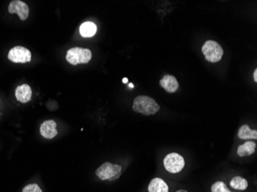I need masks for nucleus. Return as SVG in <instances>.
<instances>
[{
  "instance_id": "f257e3e1",
  "label": "nucleus",
  "mask_w": 257,
  "mask_h": 192,
  "mask_svg": "<svg viewBox=\"0 0 257 192\" xmlns=\"http://www.w3.org/2000/svg\"><path fill=\"white\" fill-rule=\"evenodd\" d=\"M132 109L144 115H152L159 112L160 106L153 98L147 96H139L133 101Z\"/></svg>"
},
{
  "instance_id": "f03ea898",
  "label": "nucleus",
  "mask_w": 257,
  "mask_h": 192,
  "mask_svg": "<svg viewBox=\"0 0 257 192\" xmlns=\"http://www.w3.org/2000/svg\"><path fill=\"white\" fill-rule=\"evenodd\" d=\"M122 167L110 162H105L96 169V174L102 181H115L121 176Z\"/></svg>"
},
{
  "instance_id": "7ed1b4c3",
  "label": "nucleus",
  "mask_w": 257,
  "mask_h": 192,
  "mask_svg": "<svg viewBox=\"0 0 257 192\" xmlns=\"http://www.w3.org/2000/svg\"><path fill=\"white\" fill-rule=\"evenodd\" d=\"M92 58V52L89 49H83L80 47L72 48L66 53L65 59L71 65L86 64Z\"/></svg>"
},
{
  "instance_id": "20e7f679",
  "label": "nucleus",
  "mask_w": 257,
  "mask_h": 192,
  "mask_svg": "<svg viewBox=\"0 0 257 192\" xmlns=\"http://www.w3.org/2000/svg\"><path fill=\"white\" fill-rule=\"evenodd\" d=\"M202 52L206 59L210 62H217L220 61L223 56V49L218 42L208 40L202 47Z\"/></svg>"
},
{
  "instance_id": "39448f33",
  "label": "nucleus",
  "mask_w": 257,
  "mask_h": 192,
  "mask_svg": "<svg viewBox=\"0 0 257 192\" xmlns=\"http://www.w3.org/2000/svg\"><path fill=\"white\" fill-rule=\"evenodd\" d=\"M166 170L172 174H176L183 170L185 167V160L183 156L177 153L167 154L163 160Z\"/></svg>"
},
{
  "instance_id": "423d86ee",
  "label": "nucleus",
  "mask_w": 257,
  "mask_h": 192,
  "mask_svg": "<svg viewBox=\"0 0 257 192\" xmlns=\"http://www.w3.org/2000/svg\"><path fill=\"white\" fill-rule=\"evenodd\" d=\"M8 58L15 63H26L32 59V54L29 49L18 45L9 50Z\"/></svg>"
},
{
  "instance_id": "0eeeda50",
  "label": "nucleus",
  "mask_w": 257,
  "mask_h": 192,
  "mask_svg": "<svg viewBox=\"0 0 257 192\" xmlns=\"http://www.w3.org/2000/svg\"><path fill=\"white\" fill-rule=\"evenodd\" d=\"M8 11L11 14L17 13L20 19H27L29 14V8L27 4L25 2H22L20 0H13L9 3L8 7Z\"/></svg>"
},
{
  "instance_id": "6e6552de",
  "label": "nucleus",
  "mask_w": 257,
  "mask_h": 192,
  "mask_svg": "<svg viewBox=\"0 0 257 192\" xmlns=\"http://www.w3.org/2000/svg\"><path fill=\"white\" fill-rule=\"evenodd\" d=\"M54 120H47L40 125V134L46 139H53L58 134Z\"/></svg>"
},
{
  "instance_id": "1a4fd4ad",
  "label": "nucleus",
  "mask_w": 257,
  "mask_h": 192,
  "mask_svg": "<svg viewBox=\"0 0 257 192\" xmlns=\"http://www.w3.org/2000/svg\"><path fill=\"white\" fill-rule=\"evenodd\" d=\"M159 84L167 93H173L179 89V82L176 77L171 75H166L165 77L160 80Z\"/></svg>"
},
{
  "instance_id": "9d476101",
  "label": "nucleus",
  "mask_w": 257,
  "mask_h": 192,
  "mask_svg": "<svg viewBox=\"0 0 257 192\" xmlns=\"http://www.w3.org/2000/svg\"><path fill=\"white\" fill-rule=\"evenodd\" d=\"M16 98L19 102L22 103H27L32 98V89L30 86L26 84L20 85L16 89Z\"/></svg>"
},
{
  "instance_id": "9b49d317",
  "label": "nucleus",
  "mask_w": 257,
  "mask_h": 192,
  "mask_svg": "<svg viewBox=\"0 0 257 192\" xmlns=\"http://www.w3.org/2000/svg\"><path fill=\"white\" fill-rule=\"evenodd\" d=\"M148 191L149 192H169V187L164 180L155 178L149 185Z\"/></svg>"
},
{
  "instance_id": "f8f14e48",
  "label": "nucleus",
  "mask_w": 257,
  "mask_h": 192,
  "mask_svg": "<svg viewBox=\"0 0 257 192\" xmlns=\"http://www.w3.org/2000/svg\"><path fill=\"white\" fill-rule=\"evenodd\" d=\"M257 149V144L254 141H246V143L239 145L237 149V154L239 157H246L254 154Z\"/></svg>"
},
{
  "instance_id": "ddd939ff",
  "label": "nucleus",
  "mask_w": 257,
  "mask_h": 192,
  "mask_svg": "<svg viewBox=\"0 0 257 192\" xmlns=\"http://www.w3.org/2000/svg\"><path fill=\"white\" fill-rule=\"evenodd\" d=\"M97 27L96 24L92 22H85L82 24L80 27V33L84 38L92 37L96 34Z\"/></svg>"
},
{
  "instance_id": "4468645a",
  "label": "nucleus",
  "mask_w": 257,
  "mask_h": 192,
  "mask_svg": "<svg viewBox=\"0 0 257 192\" xmlns=\"http://www.w3.org/2000/svg\"><path fill=\"white\" fill-rule=\"evenodd\" d=\"M238 137L243 140L257 139V131L252 130L248 125H244L239 129Z\"/></svg>"
},
{
  "instance_id": "2eb2a0df",
  "label": "nucleus",
  "mask_w": 257,
  "mask_h": 192,
  "mask_svg": "<svg viewBox=\"0 0 257 192\" xmlns=\"http://www.w3.org/2000/svg\"><path fill=\"white\" fill-rule=\"evenodd\" d=\"M230 186L238 191H244L248 188V181L240 176H236L230 181Z\"/></svg>"
},
{
  "instance_id": "dca6fc26",
  "label": "nucleus",
  "mask_w": 257,
  "mask_h": 192,
  "mask_svg": "<svg viewBox=\"0 0 257 192\" xmlns=\"http://www.w3.org/2000/svg\"><path fill=\"white\" fill-rule=\"evenodd\" d=\"M212 192H232L227 188V185L223 181H216L211 187Z\"/></svg>"
},
{
  "instance_id": "f3484780",
  "label": "nucleus",
  "mask_w": 257,
  "mask_h": 192,
  "mask_svg": "<svg viewBox=\"0 0 257 192\" xmlns=\"http://www.w3.org/2000/svg\"><path fill=\"white\" fill-rule=\"evenodd\" d=\"M22 192H43V191L37 184H30L24 187Z\"/></svg>"
},
{
  "instance_id": "a211bd4d",
  "label": "nucleus",
  "mask_w": 257,
  "mask_h": 192,
  "mask_svg": "<svg viewBox=\"0 0 257 192\" xmlns=\"http://www.w3.org/2000/svg\"><path fill=\"white\" fill-rule=\"evenodd\" d=\"M254 78L256 82H257V69H256L254 72Z\"/></svg>"
},
{
  "instance_id": "6ab92c4d",
  "label": "nucleus",
  "mask_w": 257,
  "mask_h": 192,
  "mask_svg": "<svg viewBox=\"0 0 257 192\" xmlns=\"http://www.w3.org/2000/svg\"><path fill=\"white\" fill-rule=\"evenodd\" d=\"M123 83H125V84L127 83V82H128V78H123Z\"/></svg>"
},
{
  "instance_id": "aec40b11",
  "label": "nucleus",
  "mask_w": 257,
  "mask_h": 192,
  "mask_svg": "<svg viewBox=\"0 0 257 192\" xmlns=\"http://www.w3.org/2000/svg\"><path fill=\"white\" fill-rule=\"evenodd\" d=\"M176 192H187V191H186V190H178V191H176Z\"/></svg>"
},
{
  "instance_id": "412c9836",
  "label": "nucleus",
  "mask_w": 257,
  "mask_h": 192,
  "mask_svg": "<svg viewBox=\"0 0 257 192\" xmlns=\"http://www.w3.org/2000/svg\"><path fill=\"white\" fill-rule=\"evenodd\" d=\"M128 86L130 88H134V85H133V84L132 83H129V85H128Z\"/></svg>"
}]
</instances>
